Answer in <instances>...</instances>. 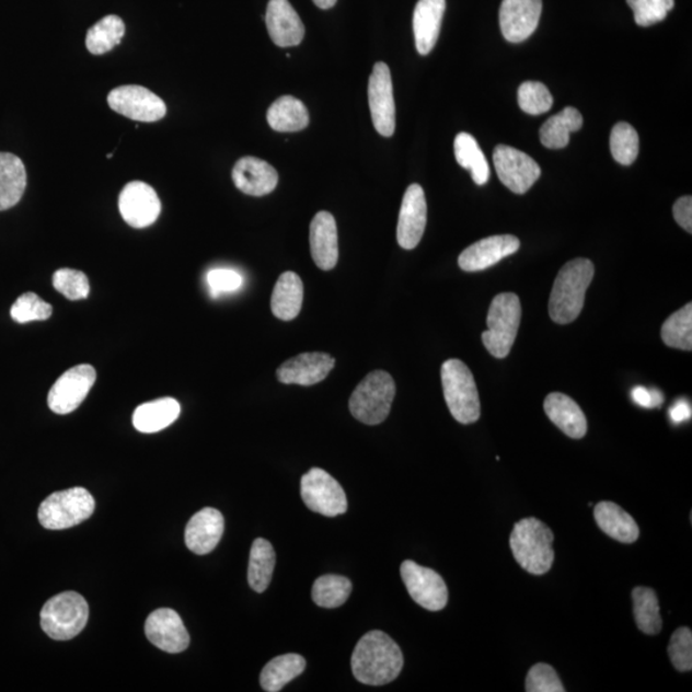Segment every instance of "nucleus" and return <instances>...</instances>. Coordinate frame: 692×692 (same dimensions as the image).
I'll use <instances>...</instances> for the list:
<instances>
[{"label": "nucleus", "instance_id": "f257e3e1", "mask_svg": "<svg viewBox=\"0 0 692 692\" xmlns=\"http://www.w3.org/2000/svg\"><path fill=\"white\" fill-rule=\"evenodd\" d=\"M404 665L403 653L385 632H368L351 657L353 674L359 682L382 687L396 680Z\"/></svg>", "mask_w": 692, "mask_h": 692}, {"label": "nucleus", "instance_id": "f03ea898", "mask_svg": "<svg viewBox=\"0 0 692 692\" xmlns=\"http://www.w3.org/2000/svg\"><path fill=\"white\" fill-rule=\"evenodd\" d=\"M593 274L596 268L589 260L578 258L563 266L549 300V313L555 323L567 325L581 314Z\"/></svg>", "mask_w": 692, "mask_h": 692}, {"label": "nucleus", "instance_id": "7ed1b4c3", "mask_svg": "<svg viewBox=\"0 0 692 692\" xmlns=\"http://www.w3.org/2000/svg\"><path fill=\"white\" fill-rule=\"evenodd\" d=\"M553 543V531L533 517L517 522L509 539L511 553L519 566L535 576L552 569L555 560Z\"/></svg>", "mask_w": 692, "mask_h": 692}, {"label": "nucleus", "instance_id": "20e7f679", "mask_svg": "<svg viewBox=\"0 0 692 692\" xmlns=\"http://www.w3.org/2000/svg\"><path fill=\"white\" fill-rule=\"evenodd\" d=\"M441 382L451 416L462 425L477 423L481 403L470 368L462 360L449 359L441 367Z\"/></svg>", "mask_w": 692, "mask_h": 692}, {"label": "nucleus", "instance_id": "39448f33", "mask_svg": "<svg viewBox=\"0 0 692 692\" xmlns=\"http://www.w3.org/2000/svg\"><path fill=\"white\" fill-rule=\"evenodd\" d=\"M89 621L88 601L78 592L58 593L44 604L42 628L53 641L66 642L77 637Z\"/></svg>", "mask_w": 692, "mask_h": 692}, {"label": "nucleus", "instance_id": "423d86ee", "mask_svg": "<svg viewBox=\"0 0 692 692\" xmlns=\"http://www.w3.org/2000/svg\"><path fill=\"white\" fill-rule=\"evenodd\" d=\"M396 393L395 382L385 371L366 376L353 391L349 410L365 425H380L388 418Z\"/></svg>", "mask_w": 692, "mask_h": 692}, {"label": "nucleus", "instance_id": "0eeeda50", "mask_svg": "<svg viewBox=\"0 0 692 692\" xmlns=\"http://www.w3.org/2000/svg\"><path fill=\"white\" fill-rule=\"evenodd\" d=\"M521 300L514 292H503L493 299L487 314V331L483 334L486 349L495 358H506L521 325Z\"/></svg>", "mask_w": 692, "mask_h": 692}, {"label": "nucleus", "instance_id": "6e6552de", "mask_svg": "<svg viewBox=\"0 0 692 692\" xmlns=\"http://www.w3.org/2000/svg\"><path fill=\"white\" fill-rule=\"evenodd\" d=\"M95 500L84 487L53 493L39 507V522L47 530L74 528L93 516Z\"/></svg>", "mask_w": 692, "mask_h": 692}, {"label": "nucleus", "instance_id": "1a4fd4ad", "mask_svg": "<svg viewBox=\"0 0 692 692\" xmlns=\"http://www.w3.org/2000/svg\"><path fill=\"white\" fill-rule=\"evenodd\" d=\"M300 487L305 506L315 514L336 517L348 510L344 488L326 471L312 469L302 477Z\"/></svg>", "mask_w": 692, "mask_h": 692}, {"label": "nucleus", "instance_id": "9d476101", "mask_svg": "<svg viewBox=\"0 0 692 692\" xmlns=\"http://www.w3.org/2000/svg\"><path fill=\"white\" fill-rule=\"evenodd\" d=\"M405 588L416 603L430 612H439L448 604L449 592L446 581L431 568L405 561L401 567Z\"/></svg>", "mask_w": 692, "mask_h": 692}, {"label": "nucleus", "instance_id": "9b49d317", "mask_svg": "<svg viewBox=\"0 0 692 692\" xmlns=\"http://www.w3.org/2000/svg\"><path fill=\"white\" fill-rule=\"evenodd\" d=\"M107 102L109 107L119 115L139 123L160 122L168 113V107L160 96L139 85L113 89Z\"/></svg>", "mask_w": 692, "mask_h": 692}, {"label": "nucleus", "instance_id": "f8f14e48", "mask_svg": "<svg viewBox=\"0 0 692 692\" xmlns=\"http://www.w3.org/2000/svg\"><path fill=\"white\" fill-rule=\"evenodd\" d=\"M95 380L96 372L93 366L72 367L51 387L48 395L50 411L57 415H69V413L77 411L85 401Z\"/></svg>", "mask_w": 692, "mask_h": 692}, {"label": "nucleus", "instance_id": "ddd939ff", "mask_svg": "<svg viewBox=\"0 0 692 692\" xmlns=\"http://www.w3.org/2000/svg\"><path fill=\"white\" fill-rule=\"evenodd\" d=\"M493 160L503 185L516 194L528 193L541 175L537 161L516 148L496 147Z\"/></svg>", "mask_w": 692, "mask_h": 692}, {"label": "nucleus", "instance_id": "4468645a", "mask_svg": "<svg viewBox=\"0 0 692 692\" xmlns=\"http://www.w3.org/2000/svg\"><path fill=\"white\" fill-rule=\"evenodd\" d=\"M368 101H370L372 123L376 131L382 137H393L395 131V101L393 80L389 66L378 62L368 84Z\"/></svg>", "mask_w": 692, "mask_h": 692}, {"label": "nucleus", "instance_id": "2eb2a0df", "mask_svg": "<svg viewBox=\"0 0 692 692\" xmlns=\"http://www.w3.org/2000/svg\"><path fill=\"white\" fill-rule=\"evenodd\" d=\"M119 214L134 229H146L161 215V200L152 186L132 182L124 187L118 198Z\"/></svg>", "mask_w": 692, "mask_h": 692}, {"label": "nucleus", "instance_id": "dca6fc26", "mask_svg": "<svg viewBox=\"0 0 692 692\" xmlns=\"http://www.w3.org/2000/svg\"><path fill=\"white\" fill-rule=\"evenodd\" d=\"M146 635L150 643L170 654L183 653L191 644L189 632L182 616L170 608L157 609L146 622Z\"/></svg>", "mask_w": 692, "mask_h": 692}, {"label": "nucleus", "instance_id": "f3484780", "mask_svg": "<svg viewBox=\"0 0 692 692\" xmlns=\"http://www.w3.org/2000/svg\"><path fill=\"white\" fill-rule=\"evenodd\" d=\"M543 0H503L500 28L509 43H522L537 32Z\"/></svg>", "mask_w": 692, "mask_h": 692}, {"label": "nucleus", "instance_id": "a211bd4d", "mask_svg": "<svg viewBox=\"0 0 692 692\" xmlns=\"http://www.w3.org/2000/svg\"><path fill=\"white\" fill-rule=\"evenodd\" d=\"M427 203L423 186L413 184L404 194L399 214L396 239L403 250H415L425 234Z\"/></svg>", "mask_w": 692, "mask_h": 692}, {"label": "nucleus", "instance_id": "6ab92c4d", "mask_svg": "<svg viewBox=\"0 0 692 692\" xmlns=\"http://www.w3.org/2000/svg\"><path fill=\"white\" fill-rule=\"evenodd\" d=\"M334 366L335 359L326 353H303L278 367L277 379L286 385L312 387L325 380Z\"/></svg>", "mask_w": 692, "mask_h": 692}, {"label": "nucleus", "instance_id": "aec40b11", "mask_svg": "<svg viewBox=\"0 0 692 692\" xmlns=\"http://www.w3.org/2000/svg\"><path fill=\"white\" fill-rule=\"evenodd\" d=\"M521 242L514 235H495L480 240L459 255V267L465 273H478L515 254Z\"/></svg>", "mask_w": 692, "mask_h": 692}, {"label": "nucleus", "instance_id": "412c9836", "mask_svg": "<svg viewBox=\"0 0 692 692\" xmlns=\"http://www.w3.org/2000/svg\"><path fill=\"white\" fill-rule=\"evenodd\" d=\"M266 24L277 47H297L304 39L305 27L289 0H269Z\"/></svg>", "mask_w": 692, "mask_h": 692}, {"label": "nucleus", "instance_id": "4be33fe9", "mask_svg": "<svg viewBox=\"0 0 692 692\" xmlns=\"http://www.w3.org/2000/svg\"><path fill=\"white\" fill-rule=\"evenodd\" d=\"M224 531V519L220 510L205 508L194 515L185 530V544L191 552L206 555L214 552Z\"/></svg>", "mask_w": 692, "mask_h": 692}, {"label": "nucleus", "instance_id": "5701e85b", "mask_svg": "<svg viewBox=\"0 0 692 692\" xmlns=\"http://www.w3.org/2000/svg\"><path fill=\"white\" fill-rule=\"evenodd\" d=\"M232 180L238 189L252 197H263L273 193L278 183L277 171L266 161L255 157L240 158L234 170Z\"/></svg>", "mask_w": 692, "mask_h": 692}, {"label": "nucleus", "instance_id": "b1692460", "mask_svg": "<svg viewBox=\"0 0 692 692\" xmlns=\"http://www.w3.org/2000/svg\"><path fill=\"white\" fill-rule=\"evenodd\" d=\"M310 242L312 258L319 268L330 270L336 267L338 261L337 226L333 215L320 212L314 216Z\"/></svg>", "mask_w": 692, "mask_h": 692}, {"label": "nucleus", "instance_id": "393cba45", "mask_svg": "<svg viewBox=\"0 0 692 692\" xmlns=\"http://www.w3.org/2000/svg\"><path fill=\"white\" fill-rule=\"evenodd\" d=\"M446 0H419L413 14V32L420 56H427L439 39Z\"/></svg>", "mask_w": 692, "mask_h": 692}, {"label": "nucleus", "instance_id": "a878e982", "mask_svg": "<svg viewBox=\"0 0 692 692\" xmlns=\"http://www.w3.org/2000/svg\"><path fill=\"white\" fill-rule=\"evenodd\" d=\"M544 410L549 419L568 438L583 439L588 432V420L574 399L561 393L549 394Z\"/></svg>", "mask_w": 692, "mask_h": 692}, {"label": "nucleus", "instance_id": "bb28decb", "mask_svg": "<svg viewBox=\"0 0 692 692\" xmlns=\"http://www.w3.org/2000/svg\"><path fill=\"white\" fill-rule=\"evenodd\" d=\"M593 518L601 531L620 543L632 544L641 537L635 519L615 503H598L593 509Z\"/></svg>", "mask_w": 692, "mask_h": 692}, {"label": "nucleus", "instance_id": "cd10ccee", "mask_svg": "<svg viewBox=\"0 0 692 692\" xmlns=\"http://www.w3.org/2000/svg\"><path fill=\"white\" fill-rule=\"evenodd\" d=\"M182 407L176 399L163 397L139 405L134 412L132 424L142 434L164 430L178 418Z\"/></svg>", "mask_w": 692, "mask_h": 692}, {"label": "nucleus", "instance_id": "c85d7f7f", "mask_svg": "<svg viewBox=\"0 0 692 692\" xmlns=\"http://www.w3.org/2000/svg\"><path fill=\"white\" fill-rule=\"evenodd\" d=\"M304 288L302 278L295 273H285L275 285L270 310L275 318L291 321L302 311Z\"/></svg>", "mask_w": 692, "mask_h": 692}, {"label": "nucleus", "instance_id": "c756f323", "mask_svg": "<svg viewBox=\"0 0 692 692\" xmlns=\"http://www.w3.org/2000/svg\"><path fill=\"white\" fill-rule=\"evenodd\" d=\"M27 185L24 162L18 155L0 152V210L18 205Z\"/></svg>", "mask_w": 692, "mask_h": 692}, {"label": "nucleus", "instance_id": "7c9ffc66", "mask_svg": "<svg viewBox=\"0 0 692 692\" xmlns=\"http://www.w3.org/2000/svg\"><path fill=\"white\" fill-rule=\"evenodd\" d=\"M270 129L278 132H297L310 124V113L302 101L285 95L270 104L267 112Z\"/></svg>", "mask_w": 692, "mask_h": 692}, {"label": "nucleus", "instance_id": "2f4dec72", "mask_svg": "<svg viewBox=\"0 0 692 692\" xmlns=\"http://www.w3.org/2000/svg\"><path fill=\"white\" fill-rule=\"evenodd\" d=\"M584 118L580 112L574 107L564 108L558 115L547 119L541 126L540 140L541 145L547 149H563L568 146L572 132L581 129Z\"/></svg>", "mask_w": 692, "mask_h": 692}, {"label": "nucleus", "instance_id": "473e14b6", "mask_svg": "<svg viewBox=\"0 0 692 692\" xmlns=\"http://www.w3.org/2000/svg\"><path fill=\"white\" fill-rule=\"evenodd\" d=\"M307 661L299 654H285L276 657L263 668L262 689L267 692L281 691L286 684L305 671Z\"/></svg>", "mask_w": 692, "mask_h": 692}, {"label": "nucleus", "instance_id": "72a5a7b5", "mask_svg": "<svg viewBox=\"0 0 692 692\" xmlns=\"http://www.w3.org/2000/svg\"><path fill=\"white\" fill-rule=\"evenodd\" d=\"M454 153L459 165L471 172L473 182L477 185H485L488 182L491 165H488L483 150L472 135L468 132L457 135Z\"/></svg>", "mask_w": 692, "mask_h": 692}, {"label": "nucleus", "instance_id": "f704fd0d", "mask_svg": "<svg viewBox=\"0 0 692 692\" xmlns=\"http://www.w3.org/2000/svg\"><path fill=\"white\" fill-rule=\"evenodd\" d=\"M276 564L275 549L266 539L254 540L247 581L255 592H265L273 580Z\"/></svg>", "mask_w": 692, "mask_h": 692}, {"label": "nucleus", "instance_id": "c9c22d12", "mask_svg": "<svg viewBox=\"0 0 692 692\" xmlns=\"http://www.w3.org/2000/svg\"><path fill=\"white\" fill-rule=\"evenodd\" d=\"M632 600H634V615L638 630L645 635H658L664 627V620L660 616L657 592L638 586L632 591Z\"/></svg>", "mask_w": 692, "mask_h": 692}, {"label": "nucleus", "instance_id": "e433bc0d", "mask_svg": "<svg viewBox=\"0 0 692 692\" xmlns=\"http://www.w3.org/2000/svg\"><path fill=\"white\" fill-rule=\"evenodd\" d=\"M124 35V21L115 14H109L89 30L86 48L94 56L105 55L122 43Z\"/></svg>", "mask_w": 692, "mask_h": 692}, {"label": "nucleus", "instance_id": "4c0bfd02", "mask_svg": "<svg viewBox=\"0 0 692 692\" xmlns=\"http://www.w3.org/2000/svg\"><path fill=\"white\" fill-rule=\"evenodd\" d=\"M351 592L349 578L336 575L321 576L315 580L312 598L322 608H338L346 603Z\"/></svg>", "mask_w": 692, "mask_h": 692}, {"label": "nucleus", "instance_id": "58836bf2", "mask_svg": "<svg viewBox=\"0 0 692 692\" xmlns=\"http://www.w3.org/2000/svg\"><path fill=\"white\" fill-rule=\"evenodd\" d=\"M661 338L674 349L692 350V304L688 303L669 318L661 327Z\"/></svg>", "mask_w": 692, "mask_h": 692}, {"label": "nucleus", "instance_id": "ea45409f", "mask_svg": "<svg viewBox=\"0 0 692 692\" xmlns=\"http://www.w3.org/2000/svg\"><path fill=\"white\" fill-rule=\"evenodd\" d=\"M553 103L552 93L539 81H526L518 89L519 107L528 115H543V113L551 111Z\"/></svg>", "mask_w": 692, "mask_h": 692}, {"label": "nucleus", "instance_id": "a19ab883", "mask_svg": "<svg viewBox=\"0 0 692 692\" xmlns=\"http://www.w3.org/2000/svg\"><path fill=\"white\" fill-rule=\"evenodd\" d=\"M611 152L614 160L623 165H630L638 155V134L627 123H620L613 127L611 134Z\"/></svg>", "mask_w": 692, "mask_h": 692}, {"label": "nucleus", "instance_id": "79ce46f5", "mask_svg": "<svg viewBox=\"0 0 692 692\" xmlns=\"http://www.w3.org/2000/svg\"><path fill=\"white\" fill-rule=\"evenodd\" d=\"M53 308L35 292L22 295L11 308V318L18 323L45 321L50 319Z\"/></svg>", "mask_w": 692, "mask_h": 692}, {"label": "nucleus", "instance_id": "37998d69", "mask_svg": "<svg viewBox=\"0 0 692 692\" xmlns=\"http://www.w3.org/2000/svg\"><path fill=\"white\" fill-rule=\"evenodd\" d=\"M53 285L58 292L70 300L86 299L90 292L88 276L81 270L62 268L53 276Z\"/></svg>", "mask_w": 692, "mask_h": 692}, {"label": "nucleus", "instance_id": "c03bdc74", "mask_svg": "<svg viewBox=\"0 0 692 692\" xmlns=\"http://www.w3.org/2000/svg\"><path fill=\"white\" fill-rule=\"evenodd\" d=\"M627 3L634 11L636 24L642 27L664 21L674 7V0H627Z\"/></svg>", "mask_w": 692, "mask_h": 692}, {"label": "nucleus", "instance_id": "a18cd8bd", "mask_svg": "<svg viewBox=\"0 0 692 692\" xmlns=\"http://www.w3.org/2000/svg\"><path fill=\"white\" fill-rule=\"evenodd\" d=\"M669 658L679 672H690L692 669V632L688 627L674 631L668 646Z\"/></svg>", "mask_w": 692, "mask_h": 692}, {"label": "nucleus", "instance_id": "49530a36", "mask_svg": "<svg viewBox=\"0 0 692 692\" xmlns=\"http://www.w3.org/2000/svg\"><path fill=\"white\" fill-rule=\"evenodd\" d=\"M528 692H564L566 688L552 666L538 664L530 669L526 679Z\"/></svg>", "mask_w": 692, "mask_h": 692}, {"label": "nucleus", "instance_id": "de8ad7c7", "mask_svg": "<svg viewBox=\"0 0 692 692\" xmlns=\"http://www.w3.org/2000/svg\"><path fill=\"white\" fill-rule=\"evenodd\" d=\"M207 281L214 297L234 292L242 288L243 276L234 269L218 268L209 270Z\"/></svg>", "mask_w": 692, "mask_h": 692}, {"label": "nucleus", "instance_id": "09e8293b", "mask_svg": "<svg viewBox=\"0 0 692 692\" xmlns=\"http://www.w3.org/2000/svg\"><path fill=\"white\" fill-rule=\"evenodd\" d=\"M632 399L643 408H658L665 402V395L658 389L648 390L643 387L632 390Z\"/></svg>", "mask_w": 692, "mask_h": 692}, {"label": "nucleus", "instance_id": "8fccbe9b", "mask_svg": "<svg viewBox=\"0 0 692 692\" xmlns=\"http://www.w3.org/2000/svg\"><path fill=\"white\" fill-rule=\"evenodd\" d=\"M673 217L677 223L688 232H692V198L682 197L674 203Z\"/></svg>", "mask_w": 692, "mask_h": 692}, {"label": "nucleus", "instance_id": "3c124183", "mask_svg": "<svg viewBox=\"0 0 692 692\" xmlns=\"http://www.w3.org/2000/svg\"><path fill=\"white\" fill-rule=\"evenodd\" d=\"M691 405L687 401L677 402L671 410H669V417H671L673 424H682L684 420L691 418Z\"/></svg>", "mask_w": 692, "mask_h": 692}, {"label": "nucleus", "instance_id": "603ef678", "mask_svg": "<svg viewBox=\"0 0 692 692\" xmlns=\"http://www.w3.org/2000/svg\"><path fill=\"white\" fill-rule=\"evenodd\" d=\"M337 0H313V3L321 10H330L336 4Z\"/></svg>", "mask_w": 692, "mask_h": 692}]
</instances>
